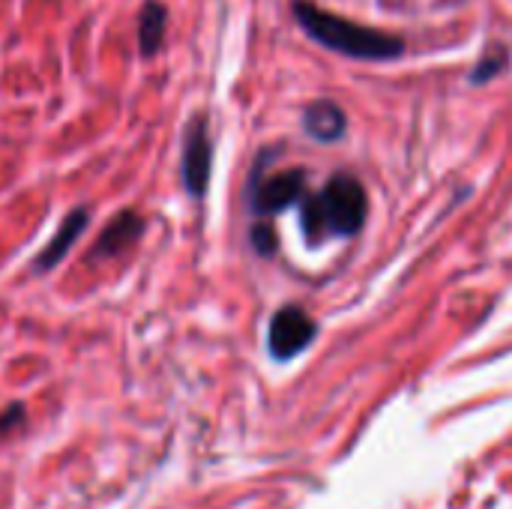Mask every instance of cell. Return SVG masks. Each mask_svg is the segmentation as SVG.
Instances as JSON below:
<instances>
[{
    "instance_id": "12",
    "label": "cell",
    "mask_w": 512,
    "mask_h": 509,
    "mask_svg": "<svg viewBox=\"0 0 512 509\" xmlns=\"http://www.w3.org/2000/svg\"><path fill=\"white\" fill-rule=\"evenodd\" d=\"M21 423H24V405H9L6 414H0V435L18 429Z\"/></svg>"
},
{
    "instance_id": "4",
    "label": "cell",
    "mask_w": 512,
    "mask_h": 509,
    "mask_svg": "<svg viewBox=\"0 0 512 509\" xmlns=\"http://www.w3.org/2000/svg\"><path fill=\"white\" fill-rule=\"evenodd\" d=\"M213 174V141L207 129V117L195 114L183 135V156H180V177L192 198H204L210 189Z\"/></svg>"
},
{
    "instance_id": "5",
    "label": "cell",
    "mask_w": 512,
    "mask_h": 509,
    "mask_svg": "<svg viewBox=\"0 0 512 509\" xmlns=\"http://www.w3.org/2000/svg\"><path fill=\"white\" fill-rule=\"evenodd\" d=\"M315 333H318V324L306 315V309L282 306L270 321V333H267L270 354L276 360H291L312 345Z\"/></svg>"
},
{
    "instance_id": "6",
    "label": "cell",
    "mask_w": 512,
    "mask_h": 509,
    "mask_svg": "<svg viewBox=\"0 0 512 509\" xmlns=\"http://www.w3.org/2000/svg\"><path fill=\"white\" fill-rule=\"evenodd\" d=\"M147 231L144 216H138L135 210H120L117 216H111V222L99 231V237L93 240V246L87 249L84 261L87 264H105L114 261L120 255H126Z\"/></svg>"
},
{
    "instance_id": "8",
    "label": "cell",
    "mask_w": 512,
    "mask_h": 509,
    "mask_svg": "<svg viewBox=\"0 0 512 509\" xmlns=\"http://www.w3.org/2000/svg\"><path fill=\"white\" fill-rule=\"evenodd\" d=\"M345 111L330 102V99H318L306 108L303 114V129L315 138V141H339L345 135Z\"/></svg>"
},
{
    "instance_id": "2",
    "label": "cell",
    "mask_w": 512,
    "mask_h": 509,
    "mask_svg": "<svg viewBox=\"0 0 512 509\" xmlns=\"http://www.w3.org/2000/svg\"><path fill=\"white\" fill-rule=\"evenodd\" d=\"M369 213V198L366 189L357 177L339 174L333 177L318 195L303 198V231L309 240H324V237H351L363 228Z\"/></svg>"
},
{
    "instance_id": "1",
    "label": "cell",
    "mask_w": 512,
    "mask_h": 509,
    "mask_svg": "<svg viewBox=\"0 0 512 509\" xmlns=\"http://www.w3.org/2000/svg\"><path fill=\"white\" fill-rule=\"evenodd\" d=\"M294 15L315 42H321L339 54L357 57V60H393L405 51V42L399 36L375 30V27H363L351 18L327 12L309 0H297Z\"/></svg>"
},
{
    "instance_id": "10",
    "label": "cell",
    "mask_w": 512,
    "mask_h": 509,
    "mask_svg": "<svg viewBox=\"0 0 512 509\" xmlns=\"http://www.w3.org/2000/svg\"><path fill=\"white\" fill-rule=\"evenodd\" d=\"M504 66H507V51H504V48H492V51H486V54H483V60L477 63V69H474L471 81H474V84H483V81L495 78Z\"/></svg>"
},
{
    "instance_id": "7",
    "label": "cell",
    "mask_w": 512,
    "mask_h": 509,
    "mask_svg": "<svg viewBox=\"0 0 512 509\" xmlns=\"http://www.w3.org/2000/svg\"><path fill=\"white\" fill-rule=\"evenodd\" d=\"M87 225H90V207H75V210H69L66 216H63V222H60V228L54 231V237L45 243V249L33 258V264H30V273H48V270H54L66 255H69V249L78 243V237L87 231Z\"/></svg>"
},
{
    "instance_id": "3",
    "label": "cell",
    "mask_w": 512,
    "mask_h": 509,
    "mask_svg": "<svg viewBox=\"0 0 512 509\" xmlns=\"http://www.w3.org/2000/svg\"><path fill=\"white\" fill-rule=\"evenodd\" d=\"M267 159H270V150L258 156L249 186H246V201H249V210L255 219L276 216V213L288 210L291 204L303 201V195H306V171L303 168L267 174V168H264Z\"/></svg>"
},
{
    "instance_id": "9",
    "label": "cell",
    "mask_w": 512,
    "mask_h": 509,
    "mask_svg": "<svg viewBox=\"0 0 512 509\" xmlns=\"http://www.w3.org/2000/svg\"><path fill=\"white\" fill-rule=\"evenodd\" d=\"M165 24H168V9L159 0H147L138 15V51L141 57H156L162 42H165Z\"/></svg>"
},
{
    "instance_id": "11",
    "label": "cell",
    "mask_w": 512,
    "mask_h": 509,
    "mask_svg": "<svg viewBox=\"0 0 512 509\" xmlns=\"http://www.w3.org/2000/svg\"><path fill=\"white\" fill-rule=\"evenodd\" d=\"M249 240H252V249H255L258 255H264V258L276 255V231H273V225H270L267 219H258V222L252 225Z\"/></svg>"
}]
</instances>
